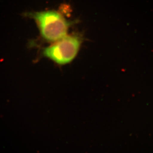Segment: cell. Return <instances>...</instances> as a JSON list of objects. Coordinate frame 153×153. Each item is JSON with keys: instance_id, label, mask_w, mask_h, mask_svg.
<instances>
[{"instance_id": "1", "label": "cell", "mask_w": 153, "mask_h": 153, "mask_svg": "<svg viewBox=\"0 0 153 153\" xmlns=\"http://www.w3.org/2000/svg\"><path fill=\"white\" fill-rule=\"evenodd\" d=\"M26 16L36 22L41 39L50 43L67 36L75 22L69 21L60 12L55 10L29 12L26 13Z\"/></svg>"}, {"instance_id": "2", "label": "cell", "mask_w": 153, "mask_h": 153, "mask_svg": "<svg viewBox=\"0 0 153 153\" xmlns=\"http://www.w3.org/2000/svg\"><path fill=\"white\" fill-rule=\"evenodd\" d=\"M84 40V36L80 33L67 34L43 48L41 55L57 65H66L72 62L76 57Z\"/></svg>"}]
</instances>
